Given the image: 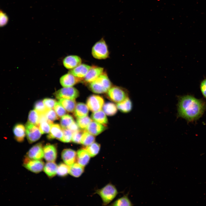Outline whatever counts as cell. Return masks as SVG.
I'll list each match as a JSON object with an SVG mask.
<instances>
[{
  "mask_svg": "<svg viewBox=\"0 0 206 206\" xmlns=\"http://www.w3.org/2000/svg\"><path fill=\"white\" fill-rule=\"evenodd\" d=\"M104 104V100L101 96L93 94L87 98L86 104L88 108L92 112H94L101 110Z\"/></svg>",
  "mask_w": 206,
  "mask_h": 206,
  "instance_id": "obj_9",
  "label": "cell"
},
{
  "mask_svg": "<svg viewBox=\"0 0 206 206\" xmlns=\"http://www.w3.org/2000/svg\"><path fill=\"white\" fill-rule=\"evenodd\" d=\"M103 68L97 66L91 67L83 80L85 82L90 83L95 80L103 73Z\"/></svg>",
  "mask_w": 206,
  "mask_h": 206,
  "instance_id": "obj_14",
  "label": "cell"
},
{
  "mask_svg": "<svg viewBox=\"0 0 206 206\" xmlns=\"http://www.w3.org/2000/svg\"><path fill=\"white\" fill-rule=\"evenodd\" d=\"M84 167L78 163H74L69 166V173L71 176L76 177L80 176L83 173Z\"/></svg>",
  "mask_w": 206,
  "mask_h": 206,
  "instance_id": "obj_26",
  "label": "cell"
},
{
  "mask_svg": "<svg viewBox=\"0 0 206 206\" xmlns=\"http://www.w3.org/2000/svg\"><path fill=\"white\" fill-rule=\"evenodd\" d=\"M57 166L54 162H48L44 165L43 170L49 178H52L57 174Z\"/></svg>",
  "mask_w": 206,
  "mask_h": 206,
  "instance_id": "obj_22",
  "label": "cell"
},
{
  "mask_svg": "<svg viewBox=\"0 0 206 206\" xmlns=\"http://www.w3.org/2000/svg\"><path fill=\"white\" fill-rule=\"evenodd\" d=\"M43 157L47 162H55L57 156L56 146L54 144H48L43 147Z\"/></svg>",
  "mask_w": 206,
  "mask_h": 206,
  "instance_id": "obj_11",
  "label": "cell"
},
{
  "mask_svg": "<svg viewBox=\"0 0 206 206\" xmlns=\"http://www.w3.org/2000/svg\"><path fill=\"white\" fill-rule=\"evenodd\" d=\"M69 166L65 163H60L57 166V174L60 177H64L69 173Z\"/></svg>",
  "mask_w": 206,
  "mask_h": 206,
  "instance_id": "obj_30",
  "label": "cell"
},
{
  "mask_svg": "<svg viewBox=\"0 0 206 206\" xmlns=\"http://www.w3.org/2000/svg\"><path fill=\"white\" fill-rule=\"evenodd\" d=\"M13 131L14 138L17 142L23 141L26 134L25 127L21 123L15 124L13 128Z\"/></svg>",
  "mask_w": 206,
  "mask_h": 206,
  "instance_id": "obj_18",
  "label": "cell"
},
{
  "mask_svg": "<svg viewBox=\"0 0 206 206\" xmlns=\"http://www.w3.org/2000/svg\"><path fill=\"white\" fill-rule=\"evenodd\" d=\"M80 58L76 55H70L66 57L63 60V63L67 69L71 70L81 64Z\"/></svg>",
  "mask_w": 206,
  "mask_h": 206,
  "instance_id": "obj_15",
  "label": "cell"
},
{
  "mask_svg": "<svg viewBox=\"0 0 206 206\" xmlns=\"http://www.w3.org/2000/svg\"><path fill=\"white\" fill-rule=\"evenodd\" d=\"M63 135L60 141L68 143L72 141V132L68 128H62Z\"/></svg>",
  "mask_w": 206,
  "mask_h": 206,
  "instance_id": "obj_38",
  "label": "cell"
},
{
  "mask_svg": "<svg viewBox=\"0 0 206 206\" xmlns=\"http://www.w3.org/2000/svg\"><path fill=\"white\" fill-rule=\"evenodd\" d=\"M96 193L101 197L104 205H106L116 197L118 192L114 186L109 183L102 188L97 190Z\"/></svg>",
  "mask_w": 206,
  "mask_h": 206,
  "instance_id": "obj_3",
  "label": "cell"
},
{
  "mask_svg": "<svg viewBox=\"0 0 206 206\" xmlns=\"http://www.w3.org/2000/svg\"><path fill=\"white\" fill-rule=\"evenodd\" d=\"M74 115L77 118L87 116L89 108L86 105L83 103L79 102L76 104L74 111Z\"/></svg>",
  "mask_w": 206,
  "mask_h": 206,
  "instance_id": "obj_21",
  "label": "cell"
},
{
  "mask_svg": "<svg viewBox=\"0 0 206 206\" xmlns=\"http://www.w3.org/2000/svg\"><path fill=\"white\" fill-rule=\"evenodd\" d=\"M83 79L77 78L68 73L62 76L60 78V83L64 87H72L81 81Z\"/></svg>",
  "mask_w": 206,
  "mask_h": 206,
  "instance_id": "obj_12",
  "label": "cell"
},
{
  "mask_svg": "<svg viewBox=\"0 0 206 206\" xmlns=\"http://www.w3.org/2000/svg\"><path fill=\"white\" fill-rule=\"evenodd\" d=\"M95 141L94 136L90 134L86 130L82 132L81 139V144L85 146H88Z\"/></svg>",
  "mask_w": 206,
  "mask_h": 206,
  "instance_id": "obj_28",
  "label": "cell"
},
{
  "mask_svg": "<svg viewBox=\"0 0 206 206\" xmlns=\"http://www.w3.org/2000/svg\"><path fill=\"white\" fill-rule=\"evenodd\" d=\"M51 123L47 120L40 122L38 126L42 134L48 133L50 131Z\"/></svg>",
  "mask_w": 206,
  "mask_h": 206,
  "instance_id": "obj_36",
  "label": "cell"
},
{
  "mask_svg": "<svg viewBox=\"0 0 206 206\" xmlns=\"http://www.w3.org/2000/svg\"><path fill=\"white\" fill-rule=\"evenodd\" d=\"M91 118L94 121L105 126L108 122L106 114L101 110L92 113L91 115Z\"/></svg>",
  "mask_w": 206,
  "mask_h": 206,
  "instance_id": "obj_23",
  "label": "cell"
},
{
  "mask_svg": "<svg viewBox=\"0 0 206 206\" xmlns=\"http://www.w3.org/2000/svg\"><path fill=\"white\" fill-rule=\"evenodd\" d=\"M177 117L188 122L196 121L202 116L206 109V102L193 95L187 94L178 97Z\"/></svg>",
  "mask_w": 206,
  "mask_h": 206,
  "instance_id": "obj_1",
  "label": "cell"
},
{
  "mask_svg": "<svg viewBox=\"0 0 206 206\" xmlns=\"http://www.w3.org/2000/svg\"><path fill=\"white\" fill-rule=\"evenodd\" d=\"M43 102L47 109H51L54 108L56 101L53 99L46 98L43 100Z\"/></svg>",
  "mask_w": 206,
  "mask_h": 206,
  "instance_id": "obj_41",
  "label": "cell"
},
{
  "mask_svg": "<svg viewBox=\"0 0 206 206\" xmlns=\"http://www.w3.org/2000/svg\"><path fill=\"white\" fill-rule=\"evenodd\" d=\"M117 108L122 112L127 113L132 110V104L131 101L128 97L122 101L117 103Z\"/></svg>",
  "mask_w": 206,
  "mask_h": 206,
  "instance_id": "obj_24",
  "label": "cell"
},
{
  "mask_svg": "<svg viewBox=\"0 0 206 206\" xmlns=\"http://www.w3.org/2000/svg\"><path fill=\"white\" fill-rule=\"evenodd\" d=\"M59 102L68 112H74L76 104L75 99L62 98L59 99Z\"/></svg>",
  "mask_w": 206,
  "mask_h": 206,
  "instance_id": "obj_25",
  "label": "cell"
},
{
  "mask_svg": "<svg viewBox=\"0 0 206 206\" xmlns=\"http://www.w3.org/2000/svg\"><path fill=\"white\" fill-rule=\"evenodd\" d=\"M40 115L35 110H31L29 114L28 122L38 126L39 121Z\"/></svg>",
  "mask_w": 206,
  "mask_h": 206,
  "instance_id": "obj_31",
  "label": "cell"
},
{
  "mask_svg": "<svg viewBox=\"0 0 206 206\" xmlns=\"http://www.w3.org/2000/svg\"><path fill=\"white\" fill-rule=\"evenodd\" d=\"M91 67L84 64H81L75 68L70 70L68 73L83 80Z\"/></svg>",
  "mask_w": 206,
  "mask_h": 206,
  "instance_id": "obj_16",
  "label": "cell"
},
{
  "mask_svg": "<svg viewBox=\"0 0 206 206\" xmlns=\"http://www.w3.org/2000/svg\"><path fill=\"white\" fill-rule=\"evenodd\" d=\"M77 152L70 148L64 149L61 153V157L64 163L70 166L75 163L76 159Z\"/></svg>",
  "mask_w": 206,
  "mask_h": 206,
  "instance_id": "obj_13",
  "label": "cell"
},
{
  "mask_svg": "<svg viewBox=\"0 0 206 206\" xmlns=\"http://www.w3.org/2000/svg\"><path fill=\"white\" fill-rule=\"evenodd\" d=\"M63 135V129L61 126L58 124L52 123L47 137L49 140L56 139L60 141Z\"/></svg>",
  "mask_w": 206,
  "mask_h": 206,
  "instance_id": "obj_17",
  "label": "cell"
},
{
  "mask_svg": "<svg viewBox=\"0 0 206 206\" xmlns=\"http://www.w3.org/2000/svg\"><path fill=\"white\" fill-rule=\"evenodd\" d=\"M25 127L27 139L29 143H32L40 138L42 134L37 126L27 122Z\"/></svg>",
  "mask_w": 206,
  "mask_h": 206,
  "instance_id": "obj_8",
  "label": "cell"
},
{
  "mask_svg": "<svg viewBox=\"0 0 206 206\" xmlns=\"http://www.w3.org/2000/svg\"><path fill=\"white\" fill-rule=\"evenodd\" d=\"M92 121L91 119L87 116L77 118V123L79 128L84 130Z\"/></svg>",
  "mask_w": 206,
  "mask_h": 206,
  "instance_id": "obj_33",
  "label": "cell"
},
{
  "mask_svg": "<svg viewBox=\"0 0 206 206\" xmlns=\"http://www.w3.org/2000/svg\"><path fill=\"white\" fill-rule=\"evenodd\" d=\"M82 132L80 130H78L72 133V141L77 144H81V139Z\"/></svg>",
  "mask_w": 206,
  "mask_h": 206,
  "instance_id": "obj_40",
  "label": "cell"
},
{
  "mask_svg": "<svg viewBox=\"0 0 206 206\" xmlns=\"http://www.w3.org/2000/svg\"><path fill=\"white\" fill-rule=\"evenodd\" d=\"M100 145L99 143L94 142L84 148L88 152L91 157H94L99 153Z\"/></svg>",
  "mask_w": 206,
  "mask_h": 206,
  "instance_id": "obj_29",
  "label": "cell"
},
{
  "mask_svg": "<svg viewBox=\"0 0 206 206\" xmlns=\"http://www.w3.org/2000/svg\"><path fill=\"white\" fill-rule=\"evenodd\" d=\"M43 146L41 142L38 143L31 147L25 157L34 160H41L43 157Z\"/></svg>",
  "mask_w": 206,
  "mask_h": 206,
  "instance_id": "obj_10",
  "label": "cell"
},
{
  "mask_svg": "<svg viewBox=\"0 0 206 206\" xmlns=\"http://www.w3.org/2000/svg\"><path fill=\"white\" fill-rule=\"evenodd\" d=\"M200 88L203 97L206 99V78L203 80L201 82Z\"/></svg>",
  "mask_w": 206,
  "mask_h": 206,
  "instance_id": "obj_43",
  "label": "cell"
},
{
  "mask_svg": "<svg viewBox=\"0 0 206 206\" xmlns=\"http://www.w3.org/2000/svg\"><path fill=\"white\" fill-rule=\"evenodd\" d=\"M92 54L93 57L98 59H104L109 56L107 46L103 38L97 42L92 48Z\"/></svg>",
  "mask_w": 206,
  "mask_h": 206,
  "instance_id": "obj_4",
  "label": "cell"
},
{
  "mask_svg": "<svg viewBox=\"0 0 206 206\" xmlns=\"http://www.w3.org/2000/svg\"><path fill=\"white\" fill-rule=\"evenodd\" d=\"M90 156L84 149L78 150L76 154V159L78 163L84 167L89 163Z\"/></svg>",
  "mask_w": 206,
  "mask_h": 206,
  "instance_id": "obj_20",
  "label": "cell"
},
{
  "mask_svg": "<svg viewBox=\"0 0 206 206\" xmlns=\"http://www.w3.org/2000/svg\"><path fill=\"white\" fill-rule=\"evenodd\" d=\"M128 194L118 199L111 205L112 206H132L133 205L128 198Z\"/></svg>",
  "mask_w": 206,
  "mask_h": 206,
  "instance_id": "obj_32",
  "label": "cell"
},
{
  "mask_svg": "<svg viewBox=\"0 0 206 206\" xmlns=\"http://www.w3.org/2000/svg\"><path fill=\"white\" fill-rule=\"evenodd\" d=\"M106 129L105 126L95 121H92L85 130L94 136H97Z\"/></svg>",
  "mask_w": 206,
  "mask_h": 206,
  "instance_id": "obj_19",
  "label": "cell"
},
{
  "mask_svg": "<svg viewBox=\"0 0 206 206\" xmlns=\"http://www.w3.org/2000/svg\"><path fill=\"white\" fill-rule=\"evenodd\" d=\"M54 94L56 98L59 99L62 98L75 99L79 96V92L74 87H66L57 90Z\"/></svg>",
  "mask_w": 206,
  "mask_h": 206,
  "instance_id": "obj_6",
  "label": "cell"
},
{
  "mask_svg": "<svg viewBox=\"0 0 206 206\" xmlns=\"http://www.w3.org/2000/svg\"><path fill=\"white\" fill-rule=\"evenodd\" d=\"M34 109L39 115L44 114L47 109L44 106L43 101H37L34 105Z\"/></svg>",
  "mask_w": 206,
  "mask_h": 206,
  "instance_id": "obj_37",
  "label": "cell"
},
{
  "mask_svg": "<svg viewBox=\"0 0 206 206\" xmlns=\"http://www.w3.org/2000/svg\"><path fill=\"white\" fill-rule=\"evenodd\" d=\"M79 128L77 123L74 121L68 128L73 132L79 130Z\"/></svg>",
  "mask_w": 206,
  "mask_h": 206,
  "instance_id": "obj_44",
  "label": "cell"
},
{
  "mask_svg": "<svg viewBox=\"0 0 206 206\" xmlns=\"http://www.w3.org/2000/svg\"><path fill=\"white\" fill-rule=\"evenodd\" d=\"M9 21V17L3 11L0 10V27L6 25Z\"/></svg>",
  "mask_w": 206,
  "mask_h": 206,
  "instance_id": "obj_42",
  "label": "cell"
},
{
  "mask_svg": "<svg viewBox=\"0 0 206 206\" xmlns=\"http://www.w3.org/2000/svg\"><path fill=\"white\" fill-rule=\"evenodd\" d=\"M111 86V82L107 75L103 72L95 80L90 83L89 85L91 91L96 94L107 92Z\"/></svg>",
  "mask_w": 206,
  "mask_h": 206,
  "instance_id": "obj_2",
  "label": "cell"
},
{
  "mask_svg": "<svg viewBox=\"0 0 206 206\" xmlns=\"http://www.w3.org/2000/svg\"><path fill=\"white\" fill-rule=\"evenodd\" d=\"M74 121L73 117L70 115L65 114L62 117L60 120V124L62 128H68Z\"/></svg>",
  "mask_w": 206,
  "mask_h": 206,
  "instance_id": "obj_34",
  "label": "cell"
},
{
  "mask_svg": "<svg viewBox=\"0 0 206 206\" xmlns=\"http://www.w3.org/2000/svg\"><path fill=\"white\" fill-rule=\"evenodd\" d=\"M54 111L58 117H61L65 115L66 110L59 103L56 102L54 107Z\"/></svg>",
  "mask_w": 206,
  "mask_h": 206,
  "instance_id": "obj_39",
  "label": "cell"
},
{
  "mask_svg": "<svg viewBox=\"0 0 206 206\" xmlns=\"http://www.w3.org/2000/svg\"><path fill=\"white\" fill-rule=\"evenodd\" d=\"M102 109L106 115L108 116H112L115 114L117 111V108L114 103L108 102L104 104Z\"/></svg>",
  "mask_w": 206,
  "mask_h": 206,
  "instance_id": "obj_27",
  "label": "cell"
},
{
  "mask_svg": "<svg viewBox=\"0 0 206 206\" xmlns=\"http://www.w3.org/2000/svg\"><path fill=\"white\" fill-rule=\"evenodd\" d=\"M44 115L47 121L51 123H53V122L59 118L56 112L52 109H47Z\"/></svg>",
  "mask_w": 206,
  "mask_h": 206,
  "instance_id": "obj_35",
  "label": "cell"
},
{
  "mask_svg": "<svg viewBox=\"0 0 206 206\" xmlns=\"http://www.w3.org/2000/svg\"><path fill=\"white\" fill-rule=\"evenodd\" d=\"M44 165V162L41 160L30 159L25 157L23 160V166L35 173L41 172L43 169Z\"/></svg>",
  "mask_w": 206,
  "mask_h": 206,
  "instance_id": "obj_7",
  "label": "cell"
},
{
  "mask_svg": "<svg viewBox=\"0 0 206 206\" xmlns=\"http://www.w3.org/2000/svg\"><path fill=\"white\" fill-rule=\"evenodd\" d=\"M108 98L117 103L122 101L128 97L127 92L124 89L118 86L111 87L107 92Z\"/></svg>",
  "mask_w": 206,
  "mask_h": 206,
  "instance_id": "obj_5",
  "label": "cell"
}]
</instances>
